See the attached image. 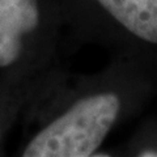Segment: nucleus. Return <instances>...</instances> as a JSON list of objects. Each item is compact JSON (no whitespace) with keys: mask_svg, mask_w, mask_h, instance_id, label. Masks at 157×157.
Masks as SVG:
<instances>
[{"mask_svg":"<svg viewBox=\"0 0 157 157\" xmlns=\"http://www.w3.org/2000/svg\"><path fill=\"white\" fill-rule=\"evenodd\" d=\"M156 96L157 58L151 54L113 52L93 73L58 68L50 76L45 114L21 156H105L109 136L139 117Z\"/></svg>","mask_w":157,"mask_h":157,"instance_id":"f257e3e1","label":"nucleus"},{"mask_svg":"<svg viewBox=\"0 0 157 157\" xmlns=\"http://www.w3.org/2000/svg\"><path fill=\"white\" fill-rule=\"evenodd\" d=\"M70 37L157 58V0H63Z\"/></svg>","mask_w":157,"mask_h":157,"instance_id":"f03ea898","label":"nucleus"},{"mask_svg":"<svg viewBox=\"0 0 157 157\" xmlns=\"http://www.w3.org/2000/svg\"><path fill=\"white\" fill-rule=\"evenodd\" d=\"M64 25L63 0H0V70L29 59L33 43L51 55Z\"/></svg>","mask_w":157,"mask_h":157,"instance_id":"7ed1b4c3","label":"nucleus"},{"mask_svg":"<svg viewBox=\"0 0 157 157\" xmlns=\"http://www.w3.org/2000/svg\"><path fill=\"white\" fill-rule=\"evenodd\" d=\"M109 152L117 157H157V115L143 118L128 139Z\"/></svg>","mask_w":157,"mask_h":157,"instance_id":"20e7f679","label":"nucleus"},{"mask_svg":"<svg viewBox=\"0 0 157 157\" xmlns=\"http://www.w3.org/2000/svg\"><path fill=\"white\" fill-rule=\"evenodd\" d=\"M0 140H2V124H0Z\"/></svg>","mask_w":157,"mask_h":157,"instance_id":"39448f33","label":"nucleus"}]
</instances>
